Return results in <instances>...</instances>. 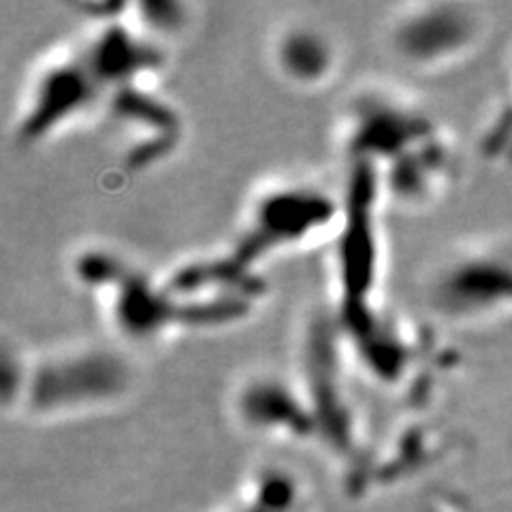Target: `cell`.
I'll use <instances>...</instances> for the list:
<instances>
[{"instance_id":"cell-2","label":"cell","mask_w":512,"mask_h":512,"mask_svg":"<svg viewBox=\"0 0 512 512\" xmlns=\"http://www.w3.org/2000/svg\"><path fill=\"white\" fill-rule=\"evenodd\" d=\"M485 37V20L463 5H427L397 22L393 45L416 69L442 71L474 54Z\"/></svg>"},{"instance_id":"cell-1","label":"cell","mask_w":512,"mask_h":512,"mask_svg":"<svg viewBox=\"0 0 512 512\" xmlns=\"http://www.w3.org/2000/svg\"><path fill=\"white\" fill-rule=\"evenodd\" d=\"M429 301L451 323L493 325L512 318V239L459 248L434 271Z\"/></svg>"},{"instance_id":"cell-3","label":"cell","mask_w":512,"mask_h":512,"mask_svg":"<svg viewBox=\"0 0 512 512\" xmlns=\"http://www.w3.org/2000/svg\"><path fill=\"white\" fill-rule=\"evenodd\" d=\"M331 47L308 30H293L280 41L278 60L282 71L295 82H316L329 69Z\"/></svg>"},{"instance_id":"cell-4","label":"cell","mask_w":512,"mask_h":512,"mask_svg":"<svg viewBox=\"0 0 512 512\" xmlns=\"http://www.w3.org/2000/svg\"><path fill=\"white\" fill-rule=\"evenodd\" d=\"M485 156L502 167H512V58L508 64L506 90L500 103L493 107L483 137Z\"/></svg>"}]
</instances>
